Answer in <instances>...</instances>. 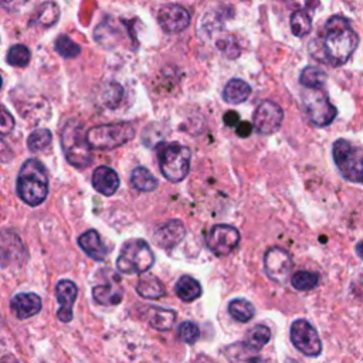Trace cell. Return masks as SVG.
I'll return each mask as SVG.
<instances>
[{
	"label": "cell",
	"mask_w": 363,
	"mask_h": 363,
	"mask_svg": "<svg viewBox=\"0 0 363 363\" xmlns=\"http://www.w3.org/2000/svg\"><path fill=\"white\" fill-rule=\"evenodd\" d=\"M357 44L359 35L349 20L342 16H332L325 23L320 35L311 43V52L316 60L339 67L350 58Z\"/></svg>",
	"instance_id": "obj_1"
},
{
	"label": "cell",
	"mask_w": 363,
	"mask_h": 363,
	"mask_svg": "<svg viewBox=\"0 0 363 363\" xmlns=\"http://www.w3.org/2000/svg\"><path fill=\"white\" fill-rule=\"evenodd\" d=\"M16 190L28 206H40L48 194V176L45 166L38 159H27L17 174Z\"/></svg>",
	"instance_id": "obj_2"
},
{
	"label": "cell",
	"mask_w": 363,
	"mask_h": 363,
	"mask_svg": "<svg viewBox=\"0 0 363 363\" xmlns=\"http://www.w3.org/2000/svg\"><path fill=\"white\" fill-rule=\"evenodd\" d=\"M61 147L67 162L77 167L85 169L92 162L91 146L86 140V132L78 121H68L61 132Z\"/></svg>",
	"instance_id": "obj_3"
},
{
	"label": "cell",
	"mask_w": 363,
	"mask_h": 363,
	"mask_svg": "<svg viewBox=\"0 0 363 363\" xmlns=\"http://www.w3.org/2000/svg\"><path fill=\"white\" fill-rule=\"evenodd\" d=\"M157 162L164 179L177 183L189 174L191 152L177 142H162L157 145Z\"/></svg>",
	"instance_id": "obj_4"
},
{
	"label": "cell",
	"mask_w": 363,
	"mask_h": 363,
	"mask_svg": "<svg viewBox=\"0 0 363 363\" xmlns=\"http://www.w3.org/2000/svg\"><path fill=\"white\" fill-rule=\"evenodd\" d=\"M155 264V254L149 244L142 238L128 240L116 259V268L126 275L145 274Z\"/></svg>",
	"instance_id": "obj_5"
},
{
	"label": "cell",
	"mask_w": 363,
	"mask_h": 363,
	"mask_svg": "<svg viewBox=\"0 0 363 363\" xmlns=\"http://www.w3.org/2000/svg\"><path fill=\"white\" fill-rule=\"evenodd\" d=\"M332 155L336 167L346 180L363 184V146L337 139L333 143Z\"/></svg>",
	"instance_id": "obj_6"
},
{
	"label": "cell",
	"mask_w": 363,
	"mask_h": 363,
	"mask_svg": "<svg viewBox=\"0 0 363 363\" xmlns=\"http://www.w3.org/2000/svg\"><path fill=\"white\" fill-rule=\"evenodd\" d=\"M135 136V128L129 122L96 125L86 130V140L92 149L109 150L119 147Z\"/></svg>",
	"instance_id": "obj_7"
},
{
	"label": "cell",
	"mask_w": 363,
	"mask_h": 363,
	"mask_svg": "<svg viewBox=\"0 0 363 363\" xmlns=\"http://www.w3.org/2000/svg\"><path fill=\"white\" fill-rule=\"evenodd\" d=\"M303 108L308 121L318 128L328 126L336 118V108L330 104L328 95L322 89H308L302 95Z\"/></svg>",
	"instance_id": "obj_8"
},
{
	"label": "cell",
	"mask_w": 363,
	"mask_h": 363,
	"mask_svg": "<svg viewBox=\"0 0 363 363\" xmlns=\"http://www.w3.org/2000/svg\"><path fill=\"white\" fill-rule=\"evenodd\" d=\"M292 345L306 356H318L322 352V343L316 329L305 319H296L289 330Z\"/></svg>",
	"instance_id": "obj_9"
},
{
	"label": "cell",
	"mask_w": 363,
	"mask_h": 363,
	"mask_svg": "<svg viewBox=\"0 0 363 363\" xmlns=\"http://www.w3.org/2000/svg\"><path fill=\"white\" fill-rule=\"evenodd\" d=\"M292 267V257L281 247H271L264 255V271L277 284H285L289 279Z\"/></svg>",
	"instance_id": "obj_10"
},
{
	"label": "cell",
	"mask_w": 363,
	"mask_h": 363,
	"mask_svg": "<svg viewBox=\"0 0 363 363\" xmlns=\"http://www.w3.org/2000/svg\"><path fill=\"white\" fill-rule=\"evenodd\" d=\"M240 242V231L228 224H216L206 237V245L217 255H228Z\"/></svg>",
	"instance_id": "obj_11"
},
{
	"label": "cell",
	"mask_w": 363,
	"mask_h": 363,
	"mask_svg": "<svg viewBox=\"0 0 363 363\" xmlns=\"http://www.w3.org/2000/svg\"><path fill=\"white\" fill-rule=\"evenodd\" d=\"M284 121V109L272 101H262L254 111L252 125L254 128L262 133L269 135L279 129Z\"/></svg>",
	"instance_id": "obj_12"
},
{
	"label": "cell",
	"mask_w": 363,
	"mask_h": 363,
	"mask_svg": "<svg viewBox=\"0 0 363 363\" xmlns=\"http://www.w3.org/2000/svg\"><path fill=\"white\" fill-rule=\"evenodd\" d=\"M190 13L180 4H164L157 11V21L166 33H180L190 24Z\"/></svg>",
	"instance_id": "obj_13"
},
{
	"label": "cell",
	"mask_w": 363,
	"mask_h": 363,
	"mask_svg": "<svg viewBox=\"0 0 363 363\" xmlns=\"http://www.w3.org/2000/svg\"><path fill=\"white\" fill-rule=\"evenodd\" d=\"M78 295L77 285L69 279H61L55 285V296L60 303L57 318L61 322H69L72 319V306Z\"/></svg>",
	"instance_id": "obj_14"
},
{
	"label": "cell",
	"mask_w": 363,
	"mask_h": 363,
	"mask_svg": "<svg viewBox=\"0 0 363 363\" xmlns=\"http://www.w3.org/2000/svg\"><path fill=\"white\" fill-rule=\"evenodd\" d=\"M186 235L184 224L180 220H169L164 224L159 225L153 234L156 245L164 250L174 248L179 242L183 241Z\"/></svg>",
	"instance_id": "obj_15"
},
{
	"label": "cell",
	"mask_w": 363,
	"mask_h": 363,
	"mask_svg": "<svg viewBox=\"0 0 363 363\" xmlns=\"http://www.w3.org/2000/svg\"><path fill=\"white\" fill-rule=\"evenodd\" d=\"M41 298L34 292H21L11 298L10 309L18 319H28L41 311Z\"/></svg>",
	"instance_id": "obj_16"
},
{
	"label": "cell",
	"mask_w": 363,
	"mask_h": 363,
	"mask_svg": "<svg viewBox=\"0 0 363 363\" xmlns=\"http://www.w3.org/2000/svg\"><path fill=\"white\" fill-rule=\"evenodd\" d=\"M121 180L118 173L109 166H98L92 173V187L104 194L112 196L119 189Z\"/></svg>",
	"instance_id": "obj_17"
},
{
	"label": "cell",
	"mask_w": 363,
	"mask_h": 363,
	"mask_svg": "<svg viewBox=\"0 0 363 363\" xmlns=\"http://www.w3.org/2000/svg\"><path fill=\"white\" fill-rule=\"evenodd\" d=\"M78 245L84 252L91 257L94 261H104L108 255V248L101 240V235L96 230H86L78 237Z\"/></svg>",
	"instance_id": "obj_18"
},
{
	"label": "cell",
	"mask_w": 363,
	"mask_h": 363,
	"mask_svg": "<svg viewBox=\"0 0 363 363\" xmlns=\"http://www.w3.org/2000/svg\"><path fill=\"white\" fill-rule=\"evenodd\" d=\"M228 363H264L258 350L250 347L244 342L233 343L225 349Z\"/></svg>",
	"instance_id": "obj_19"
},
{
	"label": "cell",
	"mask_w": 363,
	"mask_h": 363,
	"mask_svg": "<svg viewBox=\"0 0 363 363\" xmlns=\"http://www.w3.org/2000/svg\"><path fill=\"white\" fill-rule=\"evenodd\" d=\"M251 94V86L244 79L231 78L223 89V99L228 104L237 105L244 102Z\"/></svg>",
	"instance_id": "obj_20"
},
{
	"label": "cell",
	"mask_w": 363,
	"mask_h": 363,
	"mask_svg": "<svg viewBox=\"0 0 363 363\" xmlns=\"http://www.w3.org/2000/svg\"><path fill=\"white\" fill-rule=\"evenodd\" d=\"M136 292L142 296V298H147V299H159L164 295V285L162 284V281L152 275V274H143L138 284H136Z\"/></svg>",
	"instance_id": "obj_21"
},
{
	"label": "cell",
	"mask_w": 363,
	"mask_h": 363,
	"mask_svg": "<svg viewBox=\"0 0 363 363\" xmlns=\"http://www.w3.org/2000/svg\"><path fill=\"white\" fill-rule=\"evenodd\" d=\"M60 17V7L54 1L41 3L35 11L34 17L31 18V24L40 26V27H51L57 23Z\"/></svg>",
	"instance_id": "obj_22"
},
{
	"label": "cell",
	"mask_w": 363,
	"mask_h": 363,
	"mask_svg": "<svg viewBox=\"0 0 363 363\" xmlns=\"http://www.w3.org/2000/svg\"><path fill=\"white\" fill-rule=\"evenodd\" d=\"M174 292L183 302H191V301L200 298L201 285L193 277L183 275L177 279V282L174 285Z\"/></svg>",
	"instance_id": "obj_23"
},
{
	"label": "cell",
	"mask_w": 363,
	"mask_h": 363,
	"mask_svg": "<svg viewBox=\"0 0 363 363\" xmlns=\"http://www.w3.org/2000/svg\"><path fill=\"white\" fill-rule=\"evenodd\" d=\"M92 296L98 303L111 306V305H118L122 301L123 292L121 286H116L113 284H105V285L101 284L92 288Z\"/></svg>",
	"instance_id": "obj_24"
},
{
	"label": "cell",
	"mask_w": 363,
	"mask_h": 363,
	"mask_svg": "<svg viewBox=\"0 0 363 363\" xmlns=\"http://www.w3.org/2000/svg\"><path fill=\"white\" fill-rule=\"evenodd\" d=\"M176 320V312L172 309L150 306L147 308V322L157 330H169Z\"/></svg>",
	"instance_id": "obj_25"
},
{
	"label": "cell",
	"mask_w": 363,
	"mask_h": 363,
	"mask_svg": "<svg viewBox=\"0 0 363 363\" xmlns=\"http://www.w3.org/2000/svg\"><path fill=\"white\" fill-rule=\"evenodd\" d=\"M130 182L133 187L139 191H153L159 186L157 179L143 166H138L132 170Z\"/></svg>",
	"instance_id": "obj_26"
},
{
	"label": "cell",
	"mask_w": 363,
	"mask_h": 363,
	"mask_svg": "<svg viewBox=\"0 0 363 363\" xmlns=\"http://www.w3.org/2000/svg\"><path fill=\"white\" fill-rule=\"evenodd\" d=\"M228 313L231 315V318H234L238 322H250L254 315H255V308L254 305L242 298H237L230 301L228 303Z\"/></svg>",
	"instance_id": "obj_27"
},
{
	"label": "cell",
	"mask_w": 363,
	"mask_h": 363,
	"mask_svg": "<svg viewBox=\"0 0 363 363\" xmlns=\"http://www.w3.org/2000/svg\"><path fill=\"white\" fill-rule=\"evenodd\" d=\"M326 81V74L323 69L316 67H305L299 75V82L306 89H322Z\"/></svg>",
	"instance_id": "obj_28"
},
{
	"label": "cell",
	"mask_w": 363,
	"mask_h": 363,
	"mask_svg": "<svg viewBox=\"0 0 363 363\" xmlns=\"http://www.w3.org/2000/svg\"><path fill=\"white\" fill-rule=\"evenodd\" d=\"M271 339V330L265 325H257L252 329H250L244 337V343L255 350H261L262 346H265Z\"/></svg>",
	"instance_id": "obj_29"
},
{
	"label": "cell",
	"mask_w": 363,
	"mask_h": 363,
	"mask_svg": "<svg viewBox=\"0 0 363 363\" xmlns=\"http://www.w3.org/2000/svg\"><path fill=\"white\" fill-rule=\"evenodd\" d=\"M312 30V18L306 10H295L291 14V31L295 37H305Z\"/></svg>",
	"instance_id": "obj_30"
},
{
	"label": "cell",
	"mask_w": 363,
	"mask_h": 363,
	"mask_svg": "<svg viewBox=\"0 0 363 363\" xmlns=\"http://www.w3.org/2000/svg\"><path fill=\"white\" fill-rule=\"evenodd\" d=\"M52 142V133L47 128L34 129L27 138V146L30 152H43Z\"/></svg>",
	"instance_id": "obj_31"
},
{
	"label": "cell",
	"mask_w": 363,
	"mask_h": 363,
	"mask_svg": "<svg viewBox=\"0 0 363 363\" xmlns=\"http://www.w3.org/2000/svg\"><path fill=\"white\" fill-rule=\"evenodd\" d=\"M31 60V52L30 50L23 45V44H16V45H11L7 51V55H6V61L7 64H10L11 67H18V68H23V67H27L28 62Z\"/></svg>",
	"instance_id": "obj_32"
},
{
	"label": "cell",
	"mask_w": 363,
	"mask_h": 363,
	"mask_svg": "<svg viewBox=\"0 0 363 363\" xmlns=\"http://www.w3.org/2000/svg\"><path fill=\"white\" fill-rule=\"evenodd\" d=\"M319 282V275L311 271H298L291 277V284L298 291H309Z\"/></svg>",
	"instance_id": "obj_33"
},
{
	"label": "cell",
	"mask_w": 363,
	"mask_h": 363,
	"mask_svg": "<svg viewBox=\"0 0 363 363\" xmlns=\"http://www.w3.org/2000/svg\"><path fill=\"white\" fill-rule=\"evenodd\" d=\"M55 50L64 58H75L81 52V47L65 34H60L57 37Z\"/></svg>",
	"instance_id": "obj_34"
},
{
	"label": "cell",
	"mask_w": 363,
	"mask_h": 363,
	"mask_svg": "<svg viewBox=\"0 0 363 363\" xmlns=\"http://www.w3.org/2000/svg\"><path fill=\"white\" fill-rule=\"evenodd\" d=\"M177 336L182 342H184L187 345H193L200 337V329L194 322L184 320L177 328Z\"/></svg>",
	"instance_id": "obj_35"
},
{
	"label": "cell",
	"mask_w": 363,
	"mask_h": 363,
	"mask_svg": "<svg viewBox=\"0 0 363 363\" xmlns=\"http://www.w3.org/2000/svg\"><path fill=\"white\" fill-rule=\"evenodd\" d=\"M216 45L227 58H235L237 55H240L238 43H237L235 37H233V35L218 37L216 41Z\"/></svg>",
	"instance_id": "obj_36"
},
{
	"label": "cell",
	"mask_w": 363,
	"mask_h": 363,
	"mask_svg": "<svg viewBox=\"0 0 363 363\" xmlns=\"http://www.w3.org/2000/svg\"><path fill=\"white\" fill-rule=\"evenodd\" d=\"M14 128V119L11 113L7 111L6 106H1V122H0V132L3 136L10 133Z\"/></svg>",
	"instance_id": "obj_37"
},
{
	"label": "cell",
	"mask_w": 363,
	"mask_h": 363,
	"mask_svg": "<svg viewBox=\"0 0 363 363\" xmlns=\"http://www.w3.org/2000/svg\"><path fill=\"white\" fill-rule=\"evenodd\" d=\"M223 121H224V123H225L227 126H234V125H237V122L240 121V116H238V113H237V112H234V111H228V112H225V113H224Z\"/></svg>",
	"instance_id": "obj_38"
},
{
	"label": "cell",
	"mask_w": 363,
	"mask_h": 363,
	"mask_svg": "<svg viewBox=\"0 0 363 363\" xmlns=\"http://www.w3.org/2000/svg\"><path fill=\"white\" fill-rule=\"evenodd\" d=\"M252 130V126L248 122H241V125H238L237 128V135L241 138H247Z\"/></svg>",
	"instance_id": "obj_39"
},
{
	"label": "cell",
	"mask_w": 363,
	"mask_h": 363,
	"mask_svg": "<svg viewBox=\"0 0 363 363\" xmlns=\"http://www.w3.org/2000/svg\"><path fill=\"white\" fill-rule=\"evenodd\" d=\"M353 292L354 295L363 301V275L360 278H357V281L353 284Z\"/></svg>",
	"instance_id": "obj_40"
},
{
	"label": "cell",
	"mask_w": 363,
	"mask_h": 363,
	"mask_svg": "<svg viewBox=\"0 0 363 363\" xmlns=\"http://www.w3.org/2000/svg\"><path fill=\"white\" fill-rule=\"evenodd\" d=\"M1 363H18V362L13 354H4L1 357Z\"/></svg>",
	"instance_id": "obj_41"
},
{
	"label": "cell",
	"mask_w": 363,
	"mask_h": 363,
	"mask_svg": "<svg viewBox=\"0 0 363 363\" xmlns=\"http://www.w3.org/2000/svg\"><path fill=\"white\" fill-rule=\"evenodd\" d=\"M356 252H357V255L363 259V240H362L360 242H357V245H356Z\"/></svg>",
	"instance_id": "obj_42"
}]
</instances>
